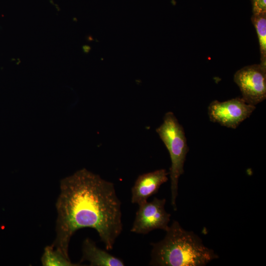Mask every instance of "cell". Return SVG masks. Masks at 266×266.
Returning <instances> with one entry per match:
<instances>
[{"instance_id": "6da1fadb", "label": "cell", "mask_w": 266, "mask_h": 266, "mask_svg": "<svg viewBox=\"0 0 266 266\" xmlns=\"http://www.w3.org/2000/svg\"><path fill=\"white\" fill-rule=\"evenodd\" d=\"M56 236L52 244L67 258L71 237L79 229L98 233L112 250L123 230L121 202L113 183L86 168L63 179L56 203Z\"/></svg>"}, {"instance_id": "7a4b0ae2", "label": "cell", "mask_w": 266, "mask_h": 266, "mask_svg": "<svg viewBox=\"0 0 266 266\" xmlns=\"http://www.w3.org/2000/svg\"><path fill=\"white\" fill-rule=\"evenodd\" d=\"M165 237L152 243L151 266H204L218 256L194 232L184 230L174 221Z\"/></svg>"}, {"instance_id": "3957f363", "label": "cell", "mask_w": 266, "mask_h": 266, "mask_svg": "<svg viewBox=\"0 0 266 266\" xmlns=\"http://www.w3.org/2000/svg\"><path fill=\"white\" fill-rule=\"evenodd\" d=\"M156 131L169 154L171 202L176 210L179 178L184 173V163L189 151L185 132L174 113L170 111L165 114L163 123Z\"/></svg>"}, {"instance_id": "277c9868", "label": "cell", "mask_w": 266, "mask_h": 266, "mask_svg": "<svg viewBox=\"0 0 266 266\" xmlns=\"http://www.w3.org/2000/svg\"><path fill=\"white\" fill-rule=\"evenodd\" d=\"M242 99L256 105L266 98V67L260 64L247 66L238 70L233 77Z\"/></svg>"}, {"instance_id": "5b68a950", "label": "cell", "mask_w": 266, "mask_h": 266, "mask_svg": "<svg viewBox=\"0 0 266 266\" xmlns=\"http://www.w3.org/2000/svg\"><path fill=\"white\" fill-rule=\"evenodd\" d=\"M255 109V105L247 103L242 98H235L224 101H212L208 106V113L211 122L236 129Z\"/></svg>"}, {"instance_id": "8992f818", "label": "cell", "mask_w": 266, "mask_h": 266, "mask_svg": "<svg viewBox=\"0 0 266 266\" xmlns=\"http://www.w3.org/2000/svg\"><path fill=\"white\" fill-rule=\"evenodd\" d=\"M166 202L165 199L154 198L139 205L131 231L144 234L157 229L166 231L171 215L165 209Z\"/></svg>"}, {"instance_id": "52a82bcc", "label": "cell", "mask_w": 266, "mask_h": 266, "mask_svg": "<svg viewBox=\"0 0 266 266\" xmlns=\"http://www.w3.org/2000/svg\"><path fill=\"white\" fill-rule=\"evenodd\" d=\"M168 174L166 169H160L139 175L132 188L131 202L139 205L147 201L168 180Z\"/></svg>"}, {"instance_id": "ba28073f", "label": "cell", "mask_w": 266, "mask_h": 266, "mask_svg": "<svg viewBox=\"0 0 266 266\" xmlns=\"http://www.w3.org/2000/svg\"><path fill=\"white\" fill-rule=\"evenodd\" d=\"M88 261L91 266H124L125 263L107 251L98 247L96 243L86 238L82 245V257L81 262Z\"/></svg>"}, {"instance_id": "9c48e42d", "label": "cell", "mask_w": 266, "mask_h": 266, "mask_svg": "<svg viewBox=\"0 0 266 266\" xmlns=\"http://www.w3.org/2000/svg\"><path fill=\"white\" fill-rule=\"evenodd\" d=\"M251 19L259 40L260 64L266 67V12L253 14Z\"/></svg>"}, {"instance_id": "30bf717a", "label": "cell", "mask_w": 266, "mask_h": 266, "mask_svg": "<svg viewBox=\"0 0 266 266\" xmlns=\"http://www.w3.org/2000/svg\"><path fill=\"white\" fill-rule=\"evenodd\" d=\"M43 266H77L79 264L71 262L69 258L65 256L61 251L51 245L46 246L41 258Z\"/></svg>"}, {"instance_id": "8fae6325", "label": "cell", "mask_w": 266, "mask_h": 266, "mask_svg": "<svg viewBox=\"0 0 266 266\" xmlns=\"http://www.w3.org/2000/svg\"><path fill=\"white\" fill-rule=\"evenodd\" d=\"M253 14L266 12V0H251Z\"/></svg>"}]
</instances>
